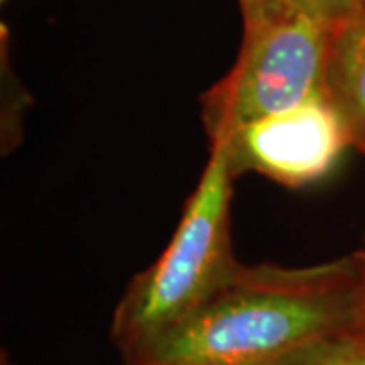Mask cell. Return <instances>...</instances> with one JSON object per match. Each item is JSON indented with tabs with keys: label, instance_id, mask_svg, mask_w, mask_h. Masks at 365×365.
Returning <instances> with one entry per match:
<instances>
[{
	"label": "cell",
	"instance_id": "cell-1",
	"mask_svg": "<svg viewBox=\"0 0 365 365\" xmlns=\"http://www.w3.org/2000/svg\"><path fill=\"white\" fill-rule=\"evenodd\" d=\"M351 325H359L357 254L304 268L237 264L203 307L124 365H274Z\"/></svg>",
	"mask_w": 365,
	"mask_h": 365
},
{
	"label": "cell",
	"instance_id": "cell-2",
	"mask_svg": "<svg viewBox=\"0 0 365 365\" xmlns=\"http://www.w3.org/2000/svg\"><path fill=\"white\" fill-rule=\"evenodd\" d=\"M234 179L227 144L211 143L167 248L132 278L114 311L110 337L122 359L191 317L237 268L230 234Z\"/></svg>",
	"mask_w": 365,
	"mask_h": 365
},
{
	"label": "cell",
	"instance_id": "cell-3",
	"mask_svg": "<svg viewBox=\"0 0 365 365\" xmlns=\"http://www.w3.org/2000/svg\"><path fill=\"white\" fill-rule=\"evenodd\" d=\"M244 37L234 67L201 98L209 143L230 138L325 91L333 21L297 0H237Z\"/></svg>",
	"mask_w": 365,
	"mask_h": 365
},
{
	"label": "cell",
	"instance_id": "cell-4",
	"mask_svg": "<svg viewBox=\"0 0 365 365\" xmlns=\"http://www.w3.org/2000/svg\"><path fill=\"white\" fill-rule=\"evenodd\" d=\"M220 140L227 144L235 177L252 170L288 189L323 181L351 146L347 128L325 91Z\"/></svg>",
	"mask_w": 365,
	"mask_h": 365
},
{
	"label": "cell",
	"instance_id": "cell-5",
	"mask_svg": "<svg viewBox=\"0 0 365 365\" xmlns=\"http://www.w3.org/2000/svg\"><path fill=\"white\" fill-rule=\"evenodd\" d=\"M325 96L343 120L351 146L365 157V6L333 25Z\"/></svg>",
	"mask_w": 365,
	"mask_h": 365
},
{
	"label": "cell",
	"instance_id": "cell-6",
	"mask_svg": "<svg viewBox=\"0 0 365 365\" xmlns=\"http://www.w3.org/2000/svg\"><path fill=\"white\" fill-rule=\"evenodd\" d=\"M274 365H365V327L351 325L329 333Z\"/></svg>",
	"mask_w": 365,
	"mask_h": 365
},
{
	"label": "cell",
	"instance_id": "cell-7",
	"mask_svg": "<svg viewBox=\"0 0 365 365\" xmlns=\"http://www.w3.org/2000/svg\"><path fill=\"white\" fill-rule=\"evenodd\" d=\"M297 2L333 23L364 9V0H297Z\"/></svg>",
	"mask_w": 365,
	"mask_h": 365
},
{
	"label": "cell",
	"instance_id": "cell-8",
	"mask_svg": "<svg viewBox=\"0 0 365 365\" xmlns=\"http://www.w3.org/2000/svg\"><path fill=\"white\" fill-rule=\"evenodd\" d=\"M355 254L359 260V325L365 327V248Z\"/></svg>",
	"mask_w": 365,
	"mask_h": 365
},
{
	"label": "cell",
	"instance_id": "cell-9",
	"mask_svg": "<svg viewBox=\"0 0 365 365\" xmlns=\"http://www.w3.org/2000/svg\"><path fill=\"white\" fill-rule=\"evenodd\" d=\"M364 6H365V0H364Z\"/></svg>",
	"mask_w": 365,
	"mask_h": 365
},
{
	"label": "cell",
	"instance_id": "cell-10",
	"mask_svg": "<svg viewBox=\"0 0 365 365\" xmlns=\"http://www.w3.org/2000/svg\"><path fill=\"white\" fill-rule=\"evenodd\" d=\"M2 2H4V0H2Z\"/></svg>",
	"mask_w": 365,
	"mask_h": 365
}]
</instances>
